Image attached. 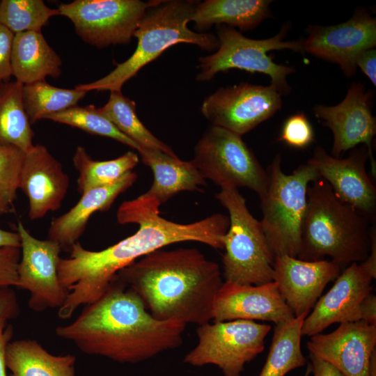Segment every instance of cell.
<instances>
[{
	"label": "cell",
	"instance_id": "1",
	"mask_svg": "<svg viewBox=\"0 0 376 376\" xmlns=\"http://www.w3.org/2000/svg\"><path fill=\"white\" fill-rule=\"evenodd\" d=\"M160 205L144 194L124 201L118 209L117 221L120 224H137L134 234L97 251L88 250L77 242L70 248L69 258H60L58 276L68 294L58 308L59 318L67 320L80 306L97 300L120 270L155 250L186 241L224 249L228 217L218 213L193 223L179 224L162 217Z\"/></svg>",
	"mask_w": 376,
	"mask_h": 376
},
{
	"label": "cell",
	"instance_id": "2",
	"mask_svg": "<svg viewBox=\"0 0 376 376\" xmlns=\"http://www.w3.org/2000/svg\"><path fill=\"white\" fill-rule=\"evenodd\" d=\"M185 327L155 318L141 298L116 277L100 298L84 305L70 324L56 327L55 333L84 353L137 363L180 346Z\"/></svg>",
	"mask_w": 376,
	"mask_h": 376
},
{
	"label": "cell",
	"instance_id": "3",
	"mask_svg": "<svg viewBox=\"0 0 376 376\" xmlns=\"http://www.w3.org/2000/svg\"><path fill=\"white\" fill-rule=\"evenodd\" d=\"M116 278L159 320L201 325L212 319L223 282L219 265L196 248L159 249L120 270Z\"/></svg>",
	"mask_w": 376,
	"mask_h": 376
},
{
	"label": "cell",
	"instance_id": "4",
	"mask_svg": "<svg viewBox=\"0 0 376 376\" xmlns=\"http://www.w3.org/2000/svg\"><path fill=\"white\" fill-rule=\"evenodd\" d=\"M375 225L342 201L320 177L308 187L297 258L314 261L329 256L341 267L363 262L370 251Z\"/></svg>",
	"mask_w": 376,
	"mask_h": 376
},
{
	"label": "cell",
	"instance_id": "5",
	"mask_svg": "<svg viewBox=\"0 0 376 376\" xmlns=\"http://www.w3.org/2000/svg\"><path fill=\"white\" fill-rule=\"evenodd\" d=\"M195 4L178 0L156 1L148 9L134 33L137 45L131 56L101 79L75 88L86 92L121 91L123 86L143 67L178 43L193 44L208 51L217 49L219 41L214 35L195 32L188 28Z\"/></svg>",
	"mask_w": 376,
	"mask_h": 376
},
{
	"label": "cell",
	"instance_id": "6",
	"mask_svg": "<svg viewBox=\"0 0 376 376\" xmlns=\"http://www.w3.org/2000/svg\"><path fill=\"white\" fill-rule=\"evenodd\" d=\"M281 162V155H276L266 170L265 190L259 197L263 214L260 222L274 256L297 258L308 187L320 175L308 162L286 174Z\"/></svg>",
	"mask_w": 376,
	"mask_h": 376
},
{
	"label": "cell",
	"instance_id": "7",
	"mask_svg": "<svg viewBox=\"0 0 376 376\" xmlns=\"http://www.w3.org/2000/svg\"><path fill=\"white\" fill-rule=\"evenodd\" d=\"M216 198L229 214V227L223 237L225 282L261 285L273 281L274 256L245 198L233 188H221Z\"/></svg>",
	"mask_w": 376,
	"mask_h": 376
},
{
	"label": "cell",
	"instance_id": "8",
	"mask_svg": "<svg viewBox=\"0 0 376 376\" xmlns=\"http://www.w3.org/2000/svg\"><path fill=\"white\" fill-rule=\"evenodd\" d=\"M289 25L282 26L279 33L266 39H251L235 29L220 24L217 26L219 47L215 53L201 57L198 65V81H208L217 73L230 69L268 75L271 84L281 95L290 93L287 77L295 69L273 61L269 51L290 49L304 52L302 40H285Z\"/></svg>",
	"mask_w": 376,
	"mask_h": 376
},
{
	"label": "cell",
	"instance_id": "9",
	"mask_svg": "<svg viewBox=\"0 0 376 376\" xmlns=\"http://www.w3.org/2000/svg\"><path fill=\"white\" fill-rule=\"evenodd\" d=\"M272 326L253 320H235L198 325V343L184 357L193 366H217L224 376H240L246 363L265 349Z\"/></svg>",
	"mask_w": 376,
	"mask_h": 376
},
{
	"label": "cell",
	"instance_id": "10",
	"mask_svg": "<svg viewBox=\"0 0 376 376\" xmlns=\"http://www.w3.org/2000/svg\"><path fill=\"white\" fill-rule=\"evenodd\" d=\"M192 161L205 180L221 188L246 187L259 197L265 192L266 170L242 136L229 130L210 127L196 145Z\"/></svg>",
	"mask_w": 376,
	"mask_h": 376
},
{
	"label": "cell",
	"instance_id": "11",
	"mask_svg": "<svg viewBox=\"0 0 376 376\" xmlns=\"http://www.w3.org/2000/svg\"><path fill=\"white\" fill-rule=\"evenodd\" d=\"M156 1L75 0L63 3L60 15L73 23L77 34L97 48L127 44L139 22Z\"/></svg>",
	"mask_w": 376,
	"mask_h": 376
},
{
	"label": "cell",
	"instance_id": "12",
	"mask_svg": "<svg viewBox=\"0 0 376 376\" xmlns=\"http://www.w3.org/2000/svg\"><path fill=\"white\" fill-rule=\"evenodd\" d=\"M281 95L272 85L220 87L205 98L201 112L212 125L242 136L281 109Z\"/></svg>",
	"mask_w": 376,
	"mask_h": 376
},
{
	"label": "cell",
	"instance_id": "13",
	"mask_svg": "<svg viewBox=\"0 0 376 376\" xmlns=\"http://www.w3.org/2000/svg\"><path fill=\"white\" fill-rule=\"evenodd\" d=\"M17 232L21 241V257L16 287L29 292L28 306L35 312L60 308L68 294L58 276L61 246L52 240L33 237L20 221Z\"/></svg>",
	"mask_w": 376,
	"mask_h": 376
},
{
	"label": "cell",
	"instance_id": "14",
	"mask_svg": "<svg viewBox=\"0 0 376 376\" xmlns=\"http://www.w3.org/2000/svg\"><path fill=\"white\" fill-rule=\"evenodd\" d=\"M370 158L373 169L375 162L368 148H353L346 158H337L317 146L307 162L315 167L335 194L364 216L371 224L376 217V188L368 176L365 164Z\"/></svg>",
	"mask_w": 376,
	"mask_h": 376
},
{
	"label": "cell",
	"instance_id": "15",
	"mask_svg": "<svg viewBox=\"0 0 376 376\" xmlns=\"http://www.w3.org/2000/svg\"><path fill=\"white\" fill-rule=\"evenodd\" d=\"M307 33L304 52L338 64L348 77L356 72L359 55L376 46V19L362 10L343 23L309 26Z\"/></svg>",
	"mask_w": 376,
	"mask_h": 376
},
{
	"label": "cell",
	"instance_id": "16",
	"mask_svg": "<svg viewBox=\"0 0 376 376\" xmlns=\"http://www.w3.org/2000/svg\"><path fill=\"white\" fill-rule=\"evenodd\" d=\"M373 98V91H367L363 84L354 83L339 104L316 105L313 108L315 117L333 134L331 155L340 158L345 151L362 143L373 158V141L376 134V120L372 113Z\"/></svg>",
	"mask_w": 376,
	"mask_h": 376
},
{
	"label": "cell",
	"instance_id": "17",
	"mask_svg": "<svg viewBox=\"0 0 376 376\" xmlns=\"http://www.w3.org/2000/svg\"><path fill=\"white\" fill-rule=\"evenodd\" d=\"M373 279L361 264L351 263L305 318L301 335L311 337L332 324L361 320V304L372 290Z\"/></svg>",
	"mask_w": 376,
	"mask_h": 376
},
{
	"label": "cell",
	"instance_id": "18",
	"mask_svg": "<svg viewBox=\"0 0 376 376\" xmlns=\"http://www.w3.org/2000/svg\"><path fill=\"white\" fill-rule=\"evenodd\" d=\"M274 281L295 317L309 314L326 285L340 274L332 260L308 261L288 255L274 256Z\"/></svg>",
	"mask_w": 376,
	"mask_h": 376
},
{
	"label": "cell",
	"instance_id": "19",
	"mask_svg": "<svg viewBox=\"0 0 376 376\" xmlns=\"http://www.w3.org/2000/svg\"><path fill=\"white\" fill-rule=\"evenodd\" d=\"M306 346L310 354L331 363L345 376H369L376 326L361 320L340 323L329 334L311 336Z\"/></svg>",
	"mask_w": 376,
	"mask_h": 376
},
{
	"label": "cell",
	"instance_id": "20",
	"mask_svg": "<svg viewBox=\"0 0 376 376\" xmlns=\"http://www.w3.org/2000/svg\"><path fill=\"white\" fill-rule=\"evenodd\" d=\"M294 318L274 281L261 285L224 282L216 296L212 320H256L276 324Z\"/></svg>",
	"mask_w": 376,
	"mask_h": 376
},
{
	"label": "cell",
	"instance_id": "21",
	"mask_svg": "<svg viewBox=\"0 0 376 376\" xmlns=\"http://www.w3.org/2000/svg\"><path fill=\"white\" fill-rule=\"evenodd\" d=\"M69 185V177L61 164L45 146L34 145L25 152L19 189L28 198L31 220L59 209Z\"/></svg>",
	"mask_w": 376,
	"mask_h": 376
},
{
	"label": "cell",
	"instance_id": "22",
	"mask_svg": "<svg viewBox=\"0 0 376 376\" xmlns=\"http://www.w3.org/2000/svg\"><path fill=\"white\" fill-rule=\"evenodd\" d=\"M136 178V173L130 171L113 184L82 193L81 198L73 207L52 219L48 230V240L58 244L61 249H70L84 232L92 214L109 210L116 198L129 189Z\"/></svg>",
	"mask_w": 376,
	"mask_h": 376
},
{
	"label": "cell",
	"instance_id": "23",
	"mask_svg": "<svg viewBox=\"0 0 376 376\" xmlns=\"http://www.w3.org/2000/svg\"><path fill=\"white\" fill-rule=\"evenodd\" d=\"M138 152L153 173L152 185L144 194L161 205L180 191H200L206 185L192 160L182 161L159 150L141 148Z\"/></svg>",
	"mask_w": 376,
	"mask_h": 376
},
{
	"label": "cell",
	"instance_id": "24",
	"mask_svg": "<svg viewBox=\"0 0 376 376\" xmlns=\"http://www.w3.org/2000/svg\"><path fill=\"white\" fill-rule=\"evenodd\" d=\"M62 61L46 41L42 33L22 32L14 35L11 51V68L15 81L23 85L58 78Z\"/></svg>",
	"mask_w": 376,
	"mask_h": 376
},
{
	"label": "cell",
	"instance_id": "25",
	"mask_svg": "<svg viewBox=\"0 0 376 376\" xmlns=\"http://www.w3.org/2000/svg\"><path fill=\"white\" fill-rule=\"evenodd\" d=\"M76 357L72 354L54 355L38 341H10L6 350L9 376H75Z\"/></svg>",
	"mask_w": 376,
	"mask_h": 376
},
{
	"label": "cell",
	"instance_id": "26",
	"mask_svg": "<svg viewBox=\"0 0 376 376\" xmlns=\"http://www.w3.org/2000/svg\"><path fill=\"white\" fill-rule=\"evenodd\" d=\"M271 3L268 0H207L195 4L190 22L201 29L226 24L248 31L269 17Z\"/></svg>",
	"mask_w": 376,
	"mask_h": 376
},
{
	"label": "cell",
	"instance_id": "27",
	"mask_svg": "<svg viewBox=\"0 0 376 376\" xmlns=\"http://www.w3.org/2000/svg\"><path fill=\"white\" fill-rule=\"evenodd\" d=\"M23 86L17 81L0 84V145L26 152L34 146V133L23 104Z\"/></svg>",
	"mask_w": 376,
	"mask_h": 376
},
{
	"label": "cell",
	"instance_id": "28",
	"mask_svg": "<svg viewBox=\"0 0 376 376\" xmlns=\"http://www.w3.org/2000/svg\"><path fill=\"white\" fill-rule=\"evenodd\" d=\"M308 314L275 324L269 351L258 376H285L303 367L306 359L301 348V327Z\"/></svg>",
	"mask_w": 376,
	"mask_h": 376
},
{
	"label": "cell",
	"instance_id": "29",
	"mask_svg": "<svg viewBox=\"0 0 376 376\" xmlns=\"http://www.w3.org/2000/svg\"><path fill=\"white\" fill-rule=\"evenodd\" d=\"M72 162L79 173L78 190L84 193L88 189L109 185L132 171L139 162V155L127 151L111 160H94L83 146H77Z\"/></svg>",
	"mask_w": 376,
	"mask_h": 376
},
{
	"label": "cell",
	"instance_id": "30",
	"mask_svg": "<svg viewBox=\"0 0 376 376\" xmlns=\"http://www.w3.org/2000/svg\"><path fill=\"white\" fill-rule=\"evenodd\" d=\"M99 109L120 132L134 141L140 149L159 150L176 155L171 147L145 127L138 118L135 102L124 96L121 91L110 92L109 100Z\"/></svg>",
	"mask_w": 376,
	"mask_h": 376
},
{
	"label": "cell",
	"instance_id": "31",
	"mask_svg": "<svg viewBox=\"0 0 376 376\" xmlns=\"http://www.w3.org/2000/svg\"><path fill=\"white\" fill-rule=\"evenodd\" d=\"M88 92L52 86L45 80L23 86V104L31 123L77 106Z\"/></svg>",
	"mask_w": 376,
	"mask_h": 376
},
{
	"label": "cell",
	"instance_id": "32",
	"mask_svg": "<svg viewBox=\"0 0 376 376\" xmlns=\"http://www.w3.org/2000/svg\"><path fill=\"white\" fill-rule=\"evenodd\" d=\"M60 15L58 8L46 6L42 0H2L0 24L14 35L26 31L42 33L49 19Z\"/></svg>",
	"mask_w": 376,
	"mask_h": 376
},
{
	"label": "cell",
	"instance_id": "33",
	"mask_svg": "<svg viewBox=\"0 0 376 376\" xmlns=\"http://www.w3.org/2000/svg\"><path fill=\"white\" fill-rule=\"evenodd\" d=\"M43 120H50L68 125L86 132L114 139L137 151L140 147L120 132L94 105L75 106L61 112L48 115Z\"/></svg>",
	"mask_w": 376,
	"mask_h": 376
},
{
	"label": "cell",
	"instance_id": "34",
	"mask_svg": "<svg viewBox=\"0 0 376 376\" xmlns=\"http://www.w3.org/2000/svg\"><path fill=\"white\" fill-rule=\"evenodd\" d=\"M24 157L15 146L0 145V215L13 211Z\"/></svg>",
	"mask_w": 376,
	"mask_h": 376
},
{
	"label": "cell",
	"instance_id": "35",
	"mask_svg": "<svg viewBox=\"0 0 376 376\" xmlns=\"http://www.w3.org/2000/svg\"><path fill=\"white\" fill-rule=\"evenodd\" d=\"M279 141L296 148H306L313 142V130L306 116L300 112L290 116L283 125Z\"/></svg>",
	"mask_w": 376,
	"mask_h": 376
},
{
	"label": "cell",
	"instance_id": "36",
	"mask_svg": "<svg viewBox=\"0 0 376 376\" xmlns=\"http://www.w3.org/2000/svg\"><path fill=\"white\" fill-rule=\"evenodd\" d=\"M20 257V247H0V288L17 285Z\"/></svg>",
	"mask_w": 376,
	"mask_h": 376
},
{
	"label": "cell",
	"instance_id": "37",
	"mask_svg": "<svg viewBox=\"0 0 376 376\" xmlns=\"http://www.w3.org/2000/svg\"><path fill=\"white\" fill-rule=\"evenodd\" d=\"M14 34L0 24V84L10 81L12 74L11 51Z\"/></svg>",
	"mask_w": 376,
	"mask_h": 376
},
{
	"label": "cell",
	"instance_id": "38",
	"mask_svg": "<svg viewBox=\"0 0 376 376\" xmlns=\"http://www.w3.org/2000/svg\"><path fill=\"white\" fill-rule=\"evenodd\" d=\"M19 305L11 288H0V320L9 321L19 314Z\"/></svg>",
	"mask_w": 376,
	"mask_h": 376
},
{
	"label": "cell",
	"instance_id": "39",
	"mask_svg": "<svg viewBox=\"0 0 376 376\" xmlns=\"http://www.w3.org/2000/svg\"><path fill=\"white\" fill-rule=\"evenodd\" d=\"M357 68L366 75L374 86H376V50L375 48L361 52L356 60Z\"/></svg>",
	"mask_w": 376,
	"mask_h": 376
},
{
	"label": "cell",
	"instance_id": "40",
	"mask_svg": "<svg viewBox=\"0 0 376 376\" xmlns=\"http://www.w3.org/2000/svg\"><path fill=\"white\" fill-rule=\"evenodd\" d=\"M311 370L313 376H345L328 361L309 353Z\"/></svg>",
	"mask_w": 376,
	"mask_h": 376
},
{
	"label": "cell",
	"instance_id": "41",
	"mask_svg": "<svg viewBox=\"0 0 376 376\" xmlns=\"http://www.w3.org/2000/svg\"><path fill=\"white\" fill-rule=\"evenodd\" d=\"M13 331L8 321L0 320V376H7L6 365V350L10 341Z\"/></svg>",
	"mask_w": 376,
	"mask_h": 376
},
{
	"label": "cell",
	"instance_id": "42",
	"mask_svg": "<svg viewBox=\"0 0 376 376\" xmlns=\"http://www.w3.org/2000/svg\"><path fill=\"white\" fill-rule=\"evenodd\" d=\"M361 320L376 326V296L370 292L361 304Z\"/></svg>",
	"mask_w": 376,
	"mask_h": 376
},
{
	"label": "cell",
	"instance_id": "43",
	"mask_svg": "<svg viewBox=\"0 0 376 376\" xmlns=\"http://www.w3.org/2000/svg\"><path fill=\"white\" fill-rule=\"evenodd\" d=\"M366 271L373 278L376 277V230L373 226L371 235L370 251L367 258L361 263Z\"/></svg>",
	"mask_w": 376,
	"mask_h": 376
},
{
	"label": "cell",
	"instance_id": "44",
	"mask_svg": "<svg viewBox=\"0 0 376 376\" xmlns=\"http://www.w3.org/2000/svg\"><path fill=\"white\" fill-rule=\"evenodd\" d=\"M21 247L20 237L17 232H12L0 228V247Z\"/></svg>",
	"mask_w": 376,
	"mask_h": 376
},
{
	"label": "cell",
	"instance_id": "45",
	"mask_svg": "<svg viewBox=\"0 0 376 376\" xmlns=\"http://www.w3.org/2000/svg\"><path fill=\"white\" fill-rule=\"evenodd\" d=\"M369 376H376V350L373 352L371 357Z\"/></svg>",
	"mask_w": 376,
	"mask_h": 376
},
{
	"label": "cell",
	"instance_id": "46",
	"mask_svg": "<svg viewBox=\"0 0 376 376\" xmlns=\"http://www.w3.org/2000/svg\"><path fill=\"white\" fill-rule=\"evenodd\" d=\"M0 4H1V1H0Z\"/></svg>",
	"mask_w": 376,
	"mask_h": 376
}]
</instances>
